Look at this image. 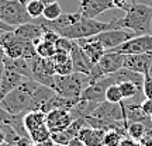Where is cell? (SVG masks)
I'll use <instances>...</instances> for the list:
<instances>
[{
    "label": "cell",
    "instance_id": "31",
    "mask_svg": "<svg viewBox=\"0 0 152 146\" xmlns=\"http://www.w3.org/2000/svg\"><path fill=\"white\" fill-rule=\"evenodd\" d=\"M141 110L144 111V114L147 115V117H149L151 118L152 117V98H144L141 103Z\"/></svg>",
    "mask_w": 152,
    "mask_h": 146
},
{
    "label": "cell",
    "instance_id": "2",
    "mask_svg": "<svg viewBox=\"0 0 152 146\" xmlns=\"http://www.w3.org/2000/svg\"><path fill=\"white\" fill-rule=\"evenodd\" d=\"M90 77L89 75L73 72L71 75H55L52 90L62 97L79 101L82 92L89 86Z\"/></svg>",
    "mask_w": 152,
    "mask_h": 146
},
{
    "label": "cell",
    "instance_id": "27",
    "mask_svg": "<svg viewBox=\"0 0 152 146\" xmlns=\"http://www.w3.org/2000/svg\"><path fill=\"white\" fill-rule=\"evenodd\" d=\"M106 101H109V103H123L124 101V97L121 94L118 84L109 86V89L106 90Z\"/></svg>",
    "mask_w": 152,
    "mask_h": 146
},
{
    "label": "cell",
    "instance_id": "43",
    "mask_svg": "<svg viewBox=\"0 0 152 146\" xmlns=\"http://www.w3.org/2000/svg\"><path fill=\"white\" fill-rule=\"evenodd\" d=\"M151 122H152V117H151Z\"/></svg>",
    "mask_w": 152,
    "mask_h": 146
},
{
    "label": "cell",
    "instance_id": "30",
    "mask_svg": "<svg viewBox=\"0 0 152 146\" xmlns=\"http://www.w3.org/2000/svg\"><path fill=\"white\" fill-rule=\"evenodd\" d=\"M144 97L152 98V79L148 75H144V86H142Z\"/></svg>",
    "mask_w": 152,
    "mask_h": 146
},
{
    "label": "cell",
    "instance_id": "41",
    "mask_svg": "<svg viewBox=\"0 0 152 146\" xmlns=\"http://www.w3.org/2000/svg\"><path fill=\"white\" fill-rule=\"evenodd\" d=\"M135 146H145V145H144L142 142H137V145H135Z\"/></svg>",
    "mask_w": 152,
    "mask_h": 146
},
{
    "label": "cell",
    "instance_id": "1",
    "mask_svg": "<svg viewBox=\"0 0 152 146\" xmlns=\"http://www.w3.org/2000/svg\"><path fill=\"white\" fill-rule=\"evenodd\" d=\"M152 7L144 3L135 1L128 11H125L124 17L113 18L110 21V30H120L124 28L132 31L135 35H147L152 34Z\"/></svg>",
    "mask_w": 152,
    "mask_h": 146
},
{
    "label": "cell",
    "instance_id": "21",
    "mask_svg": "<svg viewBox=\"0 0 152 146\" xmlns=\"http://www.w3.org/2000/svg\"><path fill=\"white\" fill-rule=\"evenodd\" d=\"M35 51H37V55L41 58H52L56 54V46L54 42H49L47 39L41 38L35 44Z\"/></svg>",
    "mask_w": 152,
    "mask_h": 146
},
{
    "label": "cell",
    "instance_id": "36",
    "mask_svg": "<svg viewBox=\"0 0 152 146\" xmlns=\"http://www.w3.org/2000/svg\"><path fill=\"white\" fill-rule=\"evenodd\" d=\"M56 143H55L51 138L49 139H47V141H44V142H41V143H37V146H55Z\"/></svg>",
    "mask_w": 152,
    "mask_h": 146
},
{
    "label": "cell",
    "instance_id": "10",
    "mask_svg": "<svg viewBox=\"0 0 152 146\" xmlns=\"http://www.w3.org/2000/svg\"><path fill=\"white\" fill-rule=\"evenodd\" d=\"M73 117L69 110H64V108H56V110H51L47 113V126L48 129L52 132H58V131H64L66 129L69 125L73 122Z\"/></svg>",
    "mask_w": 152,
    "mask_h": 146
},
{
    "label": "cell",
    "instance_id": "20",
    "mask_svg": "<svg viewBox=\"0 0 152 146\" xmlns=\"http://www.w3.org/2000/svg\"><path fill=\"white\" fill-rule=\"evenodd\" d=\"M151 129L152 126L147 125L145 122H131V124H128V128H127V135L132 138L134 141L141 142Z\"/></svg>",
    "mask_w": 152,
    "mask_h": 146
},
{
    "label": "cell",
    "instance_id": "25",
    "mask_svg": "<svg viewBox=\"0 0 152 146\" xmlns=\"http://www.w3.org/2000/svg\"><path fill=\"white\" fill-rule=\"evenodd\" d=\"M124 134L117 129H109L106 131L103 139V146H118L121 139L124 138Z\"/></svg>",
    "mask_w": 152,
    "mask_h": 146
},
{
    "label": "cell",
    "instance_id": "3",
    "mask_svg": "<svg viewBox=\"0 0 152 146\" xmlns=\"http://www.w3.org/2000/svg\"><path fill=\"white\" fill-rule=\"evenodd\" d=\"M0 105L13 115H26L30 111H35L33 97L27 90V87L23 84V81L20 86L7 93L0 100Z\"/></svg>",
    "mask_w": 152,
    "mask_h": 146
},
{
    "label": "cell",
    "instance_id": "29",
    "mask_svg": "<svg viewBox=\"0 0 152 146\" xmlns=\"http://www.w3.org/2000/svg\"><path fill=\"white\" fill-rule=\"evenodd\" d=\"M137 0H113V4L115 9L123 11H128L131 9V6L135 3Z\"/></svg>",
    "mask_w": 152,
    "mask_h": 146
},
{
    "label": "cell",
    "instance_id": "4",
    "mask_svg": "<svg viewBox=\"0 0 152 146\" xmlns=\"http://www.w3.org/2000/svg\"><path fill=\"white\" fill-rule=\"evenodd\" d=\"M0 46L3 48L6 56L11 59H17V58L31 59L37 55L35 44L18 38L14 31H7L0 35Z\"/></svg>",
    "mask_w": 152,
    "mask_h": 146
},
{
    "label": "cell",
    "instance_id": "32",
    "mask_svg": "<svg viewBox=\"0 0 152 146\" xmlns=\"http://www.w3.org/2000/svg\"><path fill=\"white\" fill-rule=\"evenodd\" d=\"M11 118H13V114L10 113H7L1 105H0V124H7V125H10L11 122Z\"/></svg>",
    "mask_w": 152,
    "mask_h": 146
},
{
    "label": "cell",
    "instance_id": "22",
    "mask_svg": "<svg viewBox=\"0 0 152 146\" xmlns=\"http://www.w3.org/2000/svg\"><path fill=\"white\" fill-rule=\"evenodd\" d=\"M73 138H76V136L69 131V128H66V129H64V131H58V132H52V134H51V139L59 146H68V143H69Z\"/></svg>",
    "mask_w": 152,
    "mask_h": 146
},
{
    "label": "cell",
    "instance_id": "8",
    "mask_svg": "<svg viewBox=\"0 0 152 146\" xmlns=\"http://www.w3.org/2000/svg\"><path fill=\"white\" fill-rule=\"evenodd\" d=\"M113 52H118L123 55H134V54H147L152 52V34L147 35H137L131 38L124 44L118 45L117 48L111 49Z\"/></svg>",
    "mask_w": 152,
    "mask_h": 146
},
{
    "label": "cell",
    "instance_id": "42",
    "mask_svg": "<svg viewBox=\"0 0 152 146\" xmlns=\"http://www.w3.org/2000/svg\"><path fill=\"white\" fill-rule=\"evenodd\" d=\"M1 146H9V143H4V145H1Z\"/></svg>",
    "mask_w": 152,
    "mask_h": 146
},
{
    "label": "cell",
    "instance_id": "35",
    "mask_svg": "<svg viewBox=\"0 0 152 146\" xmlns=\"http://www.w3.org/2000/svg\"><path fill=\"white\" fill-rule=\"evenodd\" d=\"M68 146H86V145H85V142L82 141L80 138H77V136H76V138H73V139L68 143Z\"/></svg>",
    "mask_w": 152,
    "mask_h": 146
},
{
    "label": "cell",
    "instance_id": "14",
    "mask_svg": "<svg viewBox=\"0 0 152 146\" xmlns=\"http://www.w3.org/2000/svg\"><path fill=\"white\" fill-rule=\"evenodd\" d=\"M77 44L80 45V48L83 49V52L86 54V56L90 59L93 65L97 63L100 58L103 56L107 51L104 49V46L99 42L94 37H89V38H82V39H76Z\"/></svg>",
    "mask_w": 152,
    "mask_h": 146
},
{
    "label": "cell",
    "instance_id": "19",
    "mask_svg": "<svg viewBox=\"0 0 152 146\" xmlns=\"http://www.w3.org/2000/svg\"><path fill=\"white\" fill-rule=\"evenodd\" d=\"M23 121H24V126H26L27 132L30 134L31 131L37 129V128L47 124V113H44V111H30V113L24 115Z\"/></svg>",
    "mask_w": 152,
    "mask_h": 146
},
{
    "label": "cell",
    "instance_id": "9",
    "mask_svg": "<svg viewBox=\"0 0 152 146\" xmlns=\"http://www.w3.org/2000/svg\"><path fill=\"white\" fill-rule=\"evenodd\" d=\"M134 37H137V35L132 31H128V30H124V28L107 30V31H103V33L94 35V38L103 45L106 51H111V49L117 48L118 45L124 44L125 41H128V39Z\"/></svg>",
    "mask_w": 152,
    "mask_h": 146
},
{
    "label": "cell",
    "instance_id": "7",
    "mask_svg": "<svg viewBox=\"0 0 152 146\" xmlns=\"http://www.w3.org/2000/svg\"><path fill=\"white\" fill-rule=\"evenodd\" d=\"M123 63H124V55L118 54V52H113V51H107L100 58L97 63L93 65L92 72L89 73L90 83L99 80V79H103L111 73H115L123 68Z\"/></svg>",
    "mask_w": 152,
    "mask_h": 146
},
{
    "label": "cell",
    "instance_id": "33",
    "mask_svg": "<svg viewBox=\"0 0 152 146\" xmlns=\"http://www.w3.org/2000/svg\"><path fill=\"white\" fill-rule=\"evenodd\" d=\"M137 142L138 141H134L132 138H130V136L127 135V136H124V138L121 139V142H120L118 146H135Z\"/></svg>",
    "mask_w": 152,
    "mask_h": 146
},
{
    "label": "cell",
    "instance_id": "5",
    "mask_svg": "<svg viewBox=\"0 0 152 146\" xmlns=\"http://www.w3.org/2000/svg\"><path fill=\"white\" fill-rule=\"evenodd\" d=\"M110 30V21H97L96 18H86L82 16V18L77 23H75L72 27H69L66 31L61 34V37L69 38V39H82V38L94 37L97 34Z\"/></svg>",
    "mask_w": 152,
    "mask_h": 146
},
{
    "label": "cell",
    "instance_id": "15",
    "mask_svg": "<svg viewBox=\"0 0 152 146\" xmlns=\"http://www.w3.org/2000/svg\"><path fill=\"white\" fill-rule=\"evenodd\" d=\"M71 58H72L73 70L75 72L85 73V75H89L92 72L93 63L86 56V54L83 52V49L80 48V45L77 44V41H73V46L71 49Z\"/></svg>",
    "mask_w": 152,
    "mask_h": 146
},
{
    "label": "cell",
    "instance_id": "13",
    "mask_svg": "<svg viewBox=\"0 0 152 146\" xmlns=\"http://www.w3.org/2000/svg\"><path fill=\"white\" fill-rule=\"evenodd\" d=\"M44 33H45V27L41 23L34 21L26 23V24H21L14 28V34L18 38H21L24 41H31L34 44H37L44 37Z\"/></svg>",
    "mask_w": 152,
    "mask_h": 146
},
{
    "label": "cell",
    "instance_id": "16",
    "mask_svg": "<svg viewBox=\"0 0 152 146\" xmlns=\"http://www.w3.org/2000/svg\"><path fill=\"white\" fill-rule=\"evenodd\" d=\"M24 79H26V76L20 75L18 72L13 70L10 68H6L1 83H0V100L4 97L7 93H10L11 90H14L16 87L20 86Z\"/></svg>",
    "mask_w": 152,
    "mask_h": 146
},
{
    "label": "cell",
    "instance_id": "18",
    "mask_svg": "<svg viewBox=\"0 0 152 146\" xmlns=\"http://www.w3.org/2000/svg\"><path fill=\"white\" fill-rule=\"evenodd\" d=\"M54 62L55 73L56 75H71L73 73V63H72L71 54L66 52H56V54L51 58Z\"/></svg>",
    "mask_w": 152,
    "mask_h": 146
},
{
    "label": "cell",
    "instance_id": "12",
    "mask_svg": "<svg viewBox=\"0 0 152 146\" xmlns=\"http://www.w3.org/2000/svg\"><path fill=\"white\" fill-rule=\"evenodd\" d=\"M152 63V52L147 54H134V55H124V63L123 68L130 69L132 72L147 75L149 70V66Z\"/></svg>",
    "mask_w": 152,
    "mask_h": 146
},
{
    "label": "cell",
    "instance_id": "38",
    "mask_svg": "<svg viewBox=\"0 0 152 146\" xmlns=\"http://www.w3.org/2000/svg\"><path fill=\"white\" fill-rule=\"evenodd\" d=\"M138 3H144V4H148L152 7V0H137Z\"/></svg>",
    "mask_w": 152,
    "mask_h": 146
},
{
    "label": "cell",
    "instance_id": "28",
    "mask_svg": "<svg viewBox=\"0 0 152 146\" xmlns=\"http://www.w3.org/2000/svg\"><path fill=\"white\" fill-rule=\"evenodd\" d=\"M73 41H75V39L59 37V39H58L56 44H55L56 52H66V54H71V49H72V46H73Z\"/></svg>",
    "mask_w": 152,
    "mask_h": 146
},
{
    "label": "cell",
    "instance_id": "39",
    "mask_svg": "<svg viewBox=\"0 0 152 146\" xmlns=\"http://www.w3.org/2000/svg\"><path fill=\"white\" fill-rule=\"evenodd\" d=\"M44 4H51V3H55V1H58V0H41Z\"/></svg>",
    "mask_w": 152,
    "mask_h": 146
},
{
    "label": "cell",
    "instance_id": "26",
    "mask_svg": "<svg viewBox=\"0 0 152 146\" xmlns=\"http://www.w3.org/2000/svg\"><path fill=\"white\" fill-rule=\"evenodd\" d=\"M26 9H27V13L31 16V18L35 20V18L42 16L45 4H44L41 0H30L27 4H26Z\"/></svg>",
    "mask_w": 152,
    "mask_h": 146
},
{
    "label": "cell",
    "instance_id": "40",
    "mask_svg": "<svg viewBox=\"0 0 152 146\" xmlns=\"http://www.w3.org/2000/svg\"><path fill=\"white\" fill-rule=\"evenodd\" d=\"M148 76H149V77H151L152 79V63H151V66H149V70H148V73H147Z\"/></svg>",
    "mask_w": 152,
    "mask_h": 146
},
{
    "label": "cell",
    "instance_id": "11",
    "mask_svg": "<svg viewBox=\"0 0 152 146\" xmlns=\"http://www.w3.org/2000/svg\"><path fill=\"white\" fill-rule=\"evenodd\" d=\"M113 0H79V13L86 18H96L107 10H114Z\"/></svg>",
    "mask_w": 152,
    "mask_h": 146
},
{
    "label": "cell",
    "instance_id": "34",
    "mask_svg": "<svg viewBox=\"0 0 152 146\" xmlns=\"http://www.w3.org/2000/svg\"><path fill=\"white\" fill-rule=\"evenodd\" d=\"M14 28L16 27H11V25H9L7 23L0 20V35H1L3 33H7V31H14Z\"/></svg>",
    "mask_w": 152,
    "mask_h": 146
},
{
    "label": "cell",
    "instance_id": "37",
    "mask_svg": "<svg viewBox=\"0 0 152 146\" xmlns=\"http://www.w3.org/2000/svg\"><path fill=\"white\" fill-rule=\"evenodd\" d=\"M141 142L145 146H152V136H147V138H144Z\"/></svg>",
    "mask_w": 152,
    "mask_h": 146
},
{
    "label": "cell",
    "instance_id": "6",
    "mask_svg": "<svg viewBox=\"0 0 152 146\" xmlns=\"http://www.w3.org/2000/svg\"><path fill=\"white\" fill-rule=\"evenodd\" d=\"M0 20L11 27L33 21L31 16L27 13L26 4H23L20 0H0Z\"/></svg>",
    "mask_w": 152,
    "mask_h": 146
},
{
    "label": "cell",
    "instance_id": "24",
    "mask_svg": "<svg viewBox=\"0 0 152 146\" xmlns=\"http://www.w3.org/2000/svg\"><path fill=\"white\" fill-rule=\"evenodd\" d=\"M62 13H64V11H62L61 4L58 1H55V3H51V4H45L42 17L45 20H48V21H54V20H56Z\"/></svg>",
    "mask_w": 152,
    "mask_h": 146
},
{
    "label": "cell",
    "instance_id": "17",
    "mask_svg": "<svg viewBox=\"0 0 152 146\" xmlns=\"http://www.w3.org/2000/svg\"><path fill=\"white\" fill-rule=\"evenodd\" d=\"M104 134H106V129L93 128V126L86 125L80 129L77 138H80L86 146H103Z\"/></svg>",
    "mask_w": 152,
    "mask_h": 146
},
{
    "label": "cell",
    "instance_id": "23",
    "mask_svg": "<svg viewBox=\"0 0 152 146\" xmlns=\"http://www.w3.org/2000/svg\"><path fill=\"white\" fill-rule=\"evenodd\" d=\"M28 136H30V139L37 145V143H41V142L47 141V139L51 138V131L48 129V126L45 124V125H42V126L37 128V129L31 131V132L28 134Z\"/></svg>",
    "mask_w": 152,
    "mask_h": 146
}]
</instances>
